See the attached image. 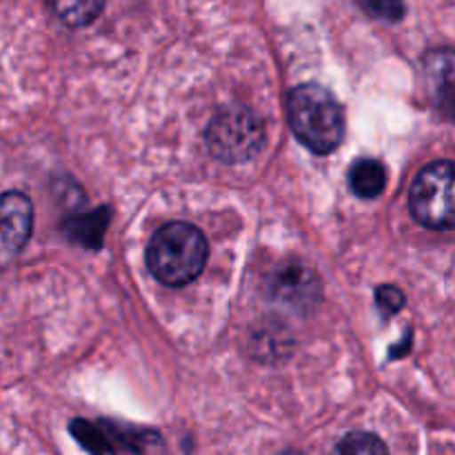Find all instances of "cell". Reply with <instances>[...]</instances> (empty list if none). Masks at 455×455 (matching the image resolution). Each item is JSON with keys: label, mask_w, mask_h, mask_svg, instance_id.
<instances>
[{"label": "cell", "mask_w": 455, "mask_h": 455, "mask_svg": "<svg viewBox=\"0 0 455 455\" xmlns=\"http://www.w3.org/2000/svg\"><path fill=\"white\" fill-rule=\"evenodd\" d=\"M409 212L429 229L455 227V163L438 160L422 169L409 191Z\"/></svg>", "instance_id": "3957f363"}, {"label": "cell", "mask_w": 455, "mask_h": 455, "mask_svg": "<svg viewBox=\"0 0 455 455\" xmlns=\"http://www.w3.org/2000/svg\"><path fill=\"white\" fill-rule=\"evenodd\" d=\"M53 16L67 27H87L100 16L105 0H47Z\"/></svg>", "instance_id": "30bf717a"}, {"label": "cell", "mask_w": 455, "mask_h": 455, "mask_svg": "<svg viewBox=\"0 0 455 455\" xmlns=\"http://www.w3.org/2000/svg\"><path fill=\"white\" fill-rule=\"evenodd\" d=\"M209 244L203 231L189 222H169L160 227L147 247V267L158 283L185 287L203 274Z\"/></svg>", "instance_id": "7a4b0ae2"}, {"label": "cell", "mask_w": 455, "mask_h": 455, "mask_svg": "<svg viewBox=\"0 0 455 455\" xmlns=\"http://www.w3.org/2000/svg\"><path fill=\"white\" fill-rule=\"evenodd\" d=\"M34 227L31 200L20 191H7L3 196V251L13 256L27 244Z\"/></svg>", "instance_id": "8992f818"}, {"label": "cell", "mask_w": 455, "mask_h": 455, "mask_svg": "<svg viewBox=\"0 0 455 455\" xmlns=\"http://www.w3.org/2000/svg\"><path fill=\"white\" fill-rule=\"evenodd\" d=\"M107 225H109V209L102 207L98 212L67 218L62 222V231L74 243L83 244V247L98 249L102 244V238H105Z\"/></svg>", "instance_id": "ba28073f"}, {"label": "cell", "mask_w": 455, "mask_h": 455, "mask_svg": "<svg viewBox=\"0 0 455 455\" xmlns=\"http://www.w3.org/2000/svg\"><path fill=\"white\" fill-rule=\"evenodd\" d=\"M291 132L314 154H331L345 138V111L327 87L298 84L287 93Z\"/></svg>", "instance_id": "6da1fadb"}, {"label": "cell", "mask_w": 455, "mask_h": 455, "mask_svg": "<svg viewBox=\"0 0 455 455\" xmlns=\"http://www.w3.org/2000/svg\"><path fill=\"white\" fill-rule=\"evenodd\" d=\"M376 302L378 309L385 315L398 314L404 307V293L398 287H391V284H382L376 289Z\"/></svg>", "instance_id": "5bb4252c"}, {"label": "cell", "mask_w": 455, "mask_h": 455, "mask_svg": "<svg viewBox=\"0 0 455 455\" xmlns=\"http://www.w3.org/2000/svg\"><path fill=\"white\" fill-rule=\"evenodd\" d=\"M271 291L278 296L283 302H291V305L302 307V302L314 300L318 284H315L314 274L302 265H289L275 274L271 280Z\"/></svg>", "instance_id": "52a82bcc"}, {"label": "cell", "mask_w": 455, "mask_h": 455, "mask_svg": "<svg viewBox=\"0 0 455 455\" xmlns=\"http://www.w3.org/2000/svg\"><path fill=\"white\" fill-rule=\"evenodd\" d=\"M349 187L360 198H376L387 187V169L380 160L363 158L349 169Z\"/></svg>", "instance_id": "9c48e42d"}, {"label": "cell", "mask_w": 455, "mask_h": 455, "mask_svg": "<svg viewBox=\"0 0 455 455\" xmlns=\"http://www.w3.org/2000/svg\"><path fill=\"white\" fill-rule=\"evenodd\" d=\"M71 435L78 440L80 447L92 455H116V444L107 434V427L93 425L89 420H74L69 425Z\"/></svg>", "instance_id": "8fae6325"}, {"label": "cell", "mask_w": 455, "mask_h": 455, "mask_svg": "<svg viewBox=\"0 0 455 455\" xmlns=\"http://www.w3.org/2000/svg\"><path fill=\"white\" fill-rule=\"evenodd\" d=\"M207 147L222 163H244L262 149L265 127L251 109L240 105L225 107L209 123Z\"/></svg>", "instance_id": "277c9868"}, {"label": "cell", "mask_w": 455, "mask_h": 455, "mask_svg": "<svg viewBox=\"0 0 455 455\" xmlns=\"http://www.w3.org/2000/svg\"><path fill=\"white\" fill-rule=\"evenodd\" d=\"M355 3L363 7V12L378 18V20L398 22L404 18L403 0H355Z\"/></svg>", "instance_id": "4fadbf2b"}, {"label": "cell", "mask_w": 455, "mask_h": 455, "mask_svg": "<svg viewBox=\"0 0 455 455\" xmlns=\"http://www.w3.org/2000/svg\"><path fill=\"white\" fill-rule=\"evenodd\" d=\"M331 455H389L385 443L378 435L367 434V431H354L347 434L340 443L336 444Z\"/></svg>", "instance_id": "7c38bea8"}, {"label": "cell", "mask_w": 455, "mask_h": 455, "mask_svg": "<svg viewBox=\"0 0 455 455\" xmlns=\"http://www.w3.org/2000/svg\"><path fill=\"white\" fill-rule=\"evenodd\" d=\"M425 76L440 114L455 123V52H431L425 58Z\"/></svg>", "instance_id": "5b68a950"}]
</instances>
